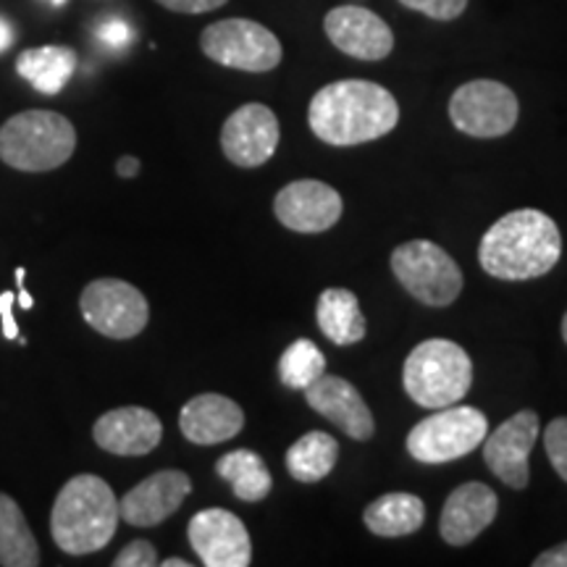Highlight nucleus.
I'll use <instances>...</instances> for the list:
<instances>
[{
	"label": "nucleus",
	"instance_id": "1",
	"mask_svg": "<svg viewBox=\"0 0 567 567\" xmlns=\"http://www.w3.org/2000/svg\"><path fill=\"white\" fill-rule=\"evenodd\" d=\"M400 122V105L386 87L365 80L331 82L313 95L308 124L326 145L350 147L384 137Z\"/></svg>",
	"mask_w": 567,
	"mask_h": 567
},
{
	"label": "nucleus",
	"instance_id": "2",
	"mask_svg": "<svg viewBox=\"0 0 567 567\" xmlns=\"http://www.w3.org/2000/svg\"><path fill=\"white\" fill-rule=\"evenodd\" d=\"M563 255V234L547 213L520 208L507 213L484 234L481 268L502 281H528L549 274Z\"/></svg>",
	"mask_w": 567,
	"mask_h": 567
},
{
	"label": "nucleus",
	"instance_id": "3",
	"mask_svg": "<svg viewBox=\"0 0 567 567\" xmlns=\"http://www.w3.org/2000/svg\"><path fill=\"white\" fill-rule=\"evenodd\" d=\"M118 520L122 515L113 488L103 478L82 473L63 484L55 496L51 534L61 551L82 557L109 547Z\"/></svg>",
	"mask_w": 567,
	"mask_h": 567
},
{
	"label": "nucleus",
	"instance_id": "4",
	"mask_svg": "<svg viewBox=\"0 0 567 567\" xmlns=\"http://www.w3.org/2000/svg\"><path fill=\"white\" fill-rule=\"evenodd\" d=\"M74 147V124L55 111H24L0 126V161L17 172H53Z\"/></svg>",
	"mask_w": 567,
	"mask_h": 567
},
{
	"label": "nucleus",
	"instance_id": "5",
	"mask_svg": "<svg viewBox=\"0 0 567 567\" xmlns=\"http://www.w3.org/2000/svg\"><path fill=\"white\" fill-rule=\"evenodd\" d=\"M471 384V358L450 339H425L408 354L402 368V386L410 400L425 410L457 405Z\"/></svg>",
	"mask_w": 567,
	"mask_h": 567
},
{
	"label": "nucleus",
	"instance_id": "6",
	"mask_svg": "<svg viewBox=\"0 0 567 567\" xmlns=\"http://www.w3.org/2000/svg\"><path fill=\"white\" fill-rule=\"evenodd\" d=\"M488 434V421L478 408L450 405L423 417L408 434V452L423 465H444L471 455Z\"/></svg>",
	"mask_w": 567,
	"mask_h": 567
},
{
	"label": "nucleus",
	"instance_id": "7",
	"mask_svg": "<svg viewBox=\"0 0 567 567\" xmlns=\"http://www.w3.org/2000/svg\"><path fill=\"white\" fill-rule=\"evenodd\" d=\"M392 271L405 292L429 308H446L463 292V271L436 243L413 239L392 252Z\"/></svg>",
	"mask_w": 567,
	"mask_h": 567
},
{
	"label": "nucleus",
	"instance_id": "8",
	"mask_svg": "<svg viewBox=\"0 0 567 567\" xmlns=\"http://www.w3.org/2000/svg\"><path fill=\"white\" fill-rule=\"evenodd\" d=\"M203 53L226 69L264 74L281 63V42L268 27L250 19H224L205 27Z\"/></svg>",
	"mask_w": 567,
	"mask_h": 567
},
{
	"label": "nucleus",
	"instance_id": "9",
	"mask_svg": "<svg viewBox=\"0 0 567 567\" xmlns=\"http://www.w3.org/2000/svg\"><path fill=\"white\" fill-rule=\"evenodd\" d=\"M82 318L97 334L109 339H132L151 321V305L130 281L95 279L80 297Z\"/></svg>",
	"mask_w": 567,
	"mask_h": 567
},
{
	"label": "nucleus",
	"instance_id": "10",
	"mask_svg": "<svg viewBox=\"0 0 567 567\" xmlns=\"http://www.w3.org/2000/svg\"><path fill=\"white\" fill-rule=\"evenodd\" d=\"M517 105L515 92L494 80L467 82L455 90L450 101V118L467 137L494 140L515 130Z\"/></svg>",
	"mask_w": 567,
	"mask_h": 567
},
{
	"label": "nucleus",
	"instance_id": "11",
	"mask_svg": "<svg viewBox=\"0 0 567 567\" xmlns=\"http://www.w3.org/2000/svg\"><path fill=\"white\" fill-rule=\"evenodd\" d=\"M187 536L205 567H247L252 563L250 534L229 509H200L189 520Z\"/></svg>",
	"mask_w": 567,
	"mask_h": 567
},
{
	"label": "nucleus",
	"instance_id": "12",
	"mask_svg": "<svg viewBox=\"0 0 567 567\" xmlns=\"http://www.w3.org/2000/svg\"><path fill=\"white\" fill-rule=\"evenodd\" d=\"M538 431L542 429H538V415L534 410H520V413L507 417L499 429L486 434L484 442H481L484 444V460L488 471L502 484L515 488V492L528 486V457L538 439Z\"/></svg>",
	"mask_w": 567,
	"mask_h": 567
},
{
	"label": "nucleus",
	"instance_id": "13",
	"mask_svg": "<svg viewBox=\"0 0 567 567\" xmlns=\"http://www.w3.org/2000/svg\"><path fill=\"white\" fill-rule=\"evenodd\" d=\"M279 140V118L264 103H247L237 109L221 130L224 155L239 168H258L271 161Z\"/></svg>",
	"mask_w": 567,
	"mask_h": 567
},
{
	"label": "nucleus",
	"instance_id": "14",
	"mask_svg": "<svg viewBox=\"0 0 567 567\" xmlns=\"http://www.w3.org/2000/svg\"><path fill=\"white\" fill-rule=\"evenodd\" d=\"M342 195L331 184L318 179H297L281 189L274 200L276 218L287 229L300 234H321L342 218Z\"/></svg>",
	"mask_w": 567,
	"mask_h": 567
},
{
	"label": "nucleus",
	"instance_id": "15",
	"mask_svg": "<svg viewBox=\"0 0 567 567\" xmlns=\"http://www.w3.org/2000/svg\"><path fill=\"white\" fill-rule=\"evenodd\" d=\"M323 27L334 48L352 59L381 61L394 48V34L386 21L363 6H337L326 13Z\"/></svg>",
	"mask_w": 567,
	"mask_h": 567
},
{
	"label": "nucleus",
	"instance_id": "16",
	"mask_svg": "<svg viewBox=\"0 0 567 567\" xmlns=\"http://www.w3.org/2000/svg\"><path fill=\"white\" fill-rule=\"evenodd\" d=\"M193 481L184 471H158L118 499V515L134 528H153L184 505Z\"/></svg>",
	"mask_w": 567,
	"mask_h": 567
},
{
	"label": "nucleus",
	"instance_id": "17",
	"mask_svg": "<svg viewBox=\"0 0 567 567\" xmlns=\"http://www.w3.org/2000/svg\"><path fill=\"white\" fill-rule=\"evenodd\" d=\"M305 400L316 410L318 415H323L326 421H331L337 429H342L347 436L354 442H368L375 431L373 413L368 410L365 400L360 396L350 381L342 375H321L305 389Z\"/></svg>",
	"mask_w": 567,
	"mask_h": 567
},
{
	"label": "nucleus",
	"instance_id": "18",
	"mask_svg": "<svg viewBox=\"0 0 567 567\" xmlns=\"http://www.w3.org/2000/svg\"><path fill=\"white\" fill-rule=\"evenodd\" d=\"M496 509H499V499H496L494 488L481 481H467L446 496L439 534L452 547H465L492 526Z\"/></svg>",
	"mask_w": 567,
	"mask_h": 567
},
{
	"label": "nucleus",
	"instance_id": "19",
	"mask_svg": "<svg viewBox=\"0 0 567 567\" xmlns=\"http://www.w3.org/2000/svg\"><path fill=\"white\" fill-rule=\"evenodd\" d=\"M92 436L111 455L140 457L161 444L163 423L147 408H116L97 417Z\"/></svg>",
	"mask_w": 567,
	"mask_h": 567
},
{
	"label": "nucleus",
	"instance_id": "20",
	"mask_svg": "<svg viewBox=\"0 0 567 567\" xmlns=\"http://www.w3.org/2000/svg\"><path fill=\"white\" fill-rule=\"evenodd\" d=\"M179 429L197 446L224 444L245 429V413L224 394H197L182 408Z\"/></svg>",
	"mask_w": 567,
	"mask_h": 567
},
{
	"label": "nucleus",
	"instance_id": "21",
	"mask_svg": "<svg viewBox=\"0 0 567 567\" xmlns=\"http://www.w3.org/2000/svg\"><path fill=\"white\" fill-rule=\"evenodd\" d=\"M318 329L326 339L339 347H352L365 339V316L354 292L342 287H331L318 297Z\"/></svg>",
	"mask_w": 567,
	"mask_h": 567
},
{
	"label": "nucleus",
	"instance_id": "22",
	"mask_svg": "<svg viewBox=\"0 0 567 567\" xmlns=\"http://www.w3.org/2000/svg\"><path fill=\"white\" fill-rule=\"evenodd\" d=\"M425 520V505L421 496L408 492H392L371 502L363 513L365 528L375 536L400 538L421 530Z\"/></svg>",
	"mask_w": 567,
	"mask_h": 567
},
{
	"label": "nucleus",
	"instance_id": "23",
	"mask_svg": "<svg viewBox=\"0 0 567 567\" xmlns=\"http://www.w3.org/2000/svg\"><path fill=\"white\" fill-rule=\"evenodd\" d=\"M76 69V53L63 45L30 48L17 59V71L42 95H59Z\"/></svg>",
	"mask_w": 567,
	"mask_h": 567
},
{
	"label": "nucleus",
	"instance_id": "24",
	"mask_svg": "<svg viewBox=\"0 0 567 567\" xmlns=\"http://www.w3.org/2000/svg\"><path fill=\"white\" fill-rule=\"evenodd\" d=\"M339 442L326 431H308L287 450V471L300 484H316L334 471Z\"/></svg>",
	"mask_w": 567,
	"mask_h": 567
},
{
	"label": "nucleus",
	"instance_id": "25",
	"mask_svg": "<svg viewBox=\"0 0 567 567\" xmlns=\"http://www.w3.org/2000/svg\"><path fill=\"white\" fill-rule=\"evenodd\" d=\"M0 565L38 567L40 547L24 513L9 494H0Z\"/></svg>",
	"mask_w": 567,
	"mask_h": 567
},
{
	"label": "nucleus",
	"instance_id": "26",
	"mask_svg": "<svg viewBox=\"0 0 567 567\" xmlns=\"http://www.w3.org/2000/svg\"><path fill=\"white\" fill-rule=\"evenodd\" d=\"M216 473L243 502H260L271 494L274 478L264 457L252 450H234L216 463Z\"/></svg>",
	"mask_w": 567,
	"mask_h": 567
},
{
	"label": "nucleus",
	"instance_id": "27",
	"mask_svg": "<svg viewBox=\"0 0 567 567\" xmlns=\"http://www.w3.org/2000/svg\"><path fill=\"white\" fill-rule=\"evenodd\" d=\"M326 373V358L321 347L310 339H297L284 350L279 360V379L287 389L305 392L313 381Z\"/></svg>",
	"mask_w": 567,
	"mask_h": 567
},
{
	"label": "nucleus",
	"instance_id": "28",
	"mask_svg": "<svg viewBox=\"0 0 567 567\" xmlns=\"http://www.w3.org/2000/svg\"><path fill=\"white\" fill-rule=\"evenodd\" d=\"M544 446L557 476L567 484V417H555L544 431Z\"/></svg>",
	"mask_w": 567,
	"mask_h": 567
},
{
	"label": "nucleus",
	"instance_id": "29",
	"mask_svg": "<svg viewBox=\"0 0 567 567\" xmlns=\"http://www.w3.org/2000/svg\"><path fill=\"white\" fill-rule=\"evenodd\" d=\"M400 3L436 21H452L467 9V0H400Z\"/></svg>",
	"mask_w": 567,
	"mask_h": 567
},
{
	"label": "nucleus",
	"instance_id": "30",
	"mask_svg": "<svg viewBox=\"0 0 567 567\" xmlns=\"http://www.w3.org/2000/svg\"><path fill=\"white\" fill-rule=\"evenodd\" d=\"M158 565V551L151 542H132L118 551L116 559H113V567H153Z\"/></svg>",
	"mask_w": 567,
	"mask_h": 567
},
{
	"label": "nucleus",
	"instance_id": "31",
	"mask_svg": "<svg viewBox=\"0 0 567 567\" xmlns=\"http://www.w3.org/2000/svg\"><path fill=\"white\" fill-rule=\"evenodd\" d=\"M97 38H101L103 45H109L111 51H122V48H126L132 42V27L126 24L124 19H105L101 27H97Z\"/></svg>",
	"mask_w": 567,
	"mask_h": 567
},
{
	"label": "nucleus",
	"instance_id": "32",
	"mask_svg": "<svg viewBox=\"0 0 567 567\" xmlns=\"http://www.w3.org/2000/svg\"><path fill=\"white\" fill-rule=\"evenodd\" d=\"M158 3L176 13H208L221 9L226 0H158Z\"/></svg>",
	"mask_w": 567,
	"mask_h": 567
},
{
	"label": "nucleus",
	"instance_id": "33",
	"mask_svg": "<svg viewBox=\"0 0 567 567\" xmlns=\"http://www.w3.org/2000/svg\"><path fill=\"white\" fill-rule=\"evenodd\" d=\"M13 305H17V292H0V321H3V337L19 339V326L13 321Z\"/></svg>",
	"mask_w": 567,
	"mask_h": 567
},
{
	"label": "nucleus",
	"instance_id": "34",
	"mask_svg": "<svg viewBox=\"0 0 567 567\" xmlns=\"http://www.w3.org/2000/svg\"><path fill=\"white\" fill-rule=\"evenodd\" d=\"M534 567H567V542L557 544L555 549L542 551V555L534 559Z\"/></svg>",
	"mask_w": 567,
	"mask_h": 567
},
{
	"label": "nucleus",
	"instance_id": "35",
	"mask_svg": "<svg viewBox=\"0 0 567 567\" xmlns=\"http://www.w3.org/2000/svg\"><path fill=\"white\" fill-rule=\"evenodd\" d=\"M116 174L122 176V179H134V176L140 174V161L132 158V155H124V158H118L116 163Z\"/></svg>",
	"mask_w": 567,
	"mask_h": 567
},
{
	"label": "nucleus",
	"instance_id": "36",
	"mask_svg": "<svg viewBox=\"0 0 567 567\" xmlns=\"http://www.w3.org/2000/svg\"><path fill=\"white\" fill-rule=\"evenodd\" d=\"M13 38H17V32H13L11 21L0 17V53L9 51V48L13 45Z\"/></svg>",
	"mask_w": 567,
	"mask_h": 567
},
{
	"label": "nucleus",
	"instance_id": "37",
	"mask_svg": "<svg viewBox=\"0 0 567 567\" xmlns=\"http://www.w3.org/2000/svg\"><path fill=\"white\" fill-rule=\"evenodd\" d=\"M24 276H27L24 268H17V281H19V295H17V302H21V310H32V308H34L32 295L27 292L24 287H21V284H24Z\"/></svg>",
	"mask_w": 567,
	"mask_h": 567
},
{
	"label": "nucleus",
	"instance_id": "38",
	"mask_svg": "<svg viewBox=\"0 0 567 567\" xmlns=\"http://www.w3.org/2000/svg\"><path fill=\"white\" fill-rule=\"evenodd\" d=\"M161 565H163V567H189L187 559H176V557H172V559H163Z\"/></svg>",
	"mask_w": 567,
	"mask_h": 567
},
{
	"label": "nucleus",
	"instance_id": "39",
	"mask_svg": "<svg viewBox=\"0 0 567 567\" xmlns=\"http://www.w3.org/2000/svg\"><path fill=\"white\" fill-rule=\"evenodd\" d=\"M563 339H565V344H567V313L563 318Z\"/></svg>",
	"mask_w": 567,
	"mask_h": 567
},
{
	"label": "nucleus",
	"instance_id": "40",
	"mask_svg": "<svg viewBox=\"0 0 567 567\" xmlns=\"http://www.w3.org/2000/svg\"><path fill=\"white\" fill-rule=\"evenodd\" d=\"M45 3H51V6H55V9H59V6L66 3V0H45Z\"/></svg>",
	"mask_w": 567,
	"mask_h": 567
}]
</instances>
